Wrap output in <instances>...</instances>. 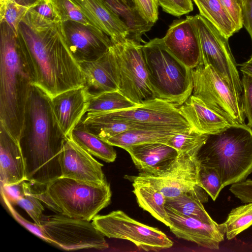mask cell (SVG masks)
<instances>
[{
    "label": "cell",
    "mask_w": 252,
    "mask_h": 252,
    "mask_svg": "<svg viewBox=\"0 0 252 252\" xmlns=\"http://www.w3.org/2000/svg\"><path fill=\"white\" fill-rule=\"evenodd\" d=\"M18 33L32 66L33 85L51 99L84 86V74L68 48L62 21H50L32 8L20 22Z\"/></svg>",
    "instance_id": "1"
},
{
    "label": "cell",
    "mask_w": 252,
    "mask_h": 252,
    "mask_svg": "<svg viewBox=\"0 0 252 252\" xmlns=\"http://www.w3.org/2000/svg\"><path fill=\"white\" fill-rule=\"evenodd\" d=\"M67 138L54 118L51 98L32 85L19 141L25 162L27 181L44 187L62 177L60 158Z\"/></svg>",
    "instance_id": "2"
},
{
    "label": "cell",
    "mask_w": 252,
    "mask_h": 252,
    "mask_svg": "<svg viewBox=\"0 0 252 252\" xmlns=\"http://www.w3.org/2000/svg\"><path fill=\"white\" fill-rule=\"evenodd\" d=\"M33 80L23 39L7 23L0 22V123L18 141Z\"/></svg>",
    "instance_id": "3"
},
{
    "label": "cell",
    "mask_w": 252,
    "mask_h": 252,
    "mask_svg": "<svg viewBox=\"0 0 252 252\" xmlns=\"http://www.w3.org/2000/svg\"><path fill=\"white\" fill-rule=\"evenodd\" d=\"M197 158L217 170L223 187L245 181L252 172V127L232 125L208 134Z\"/></svg>",
    "instance_id": "4"
},
{
    "label": "cell",
    "mask_w": 252,
    "mask_h": 252,
    "mask_svg": "<svg viewBox=\"0 0 252 252\" xmlns=\"http://www.w3.org/2000/svg\"><path fill=\"white\" fill-rule=\"evenodd\" d=\"M36 187L42 189L32 188L33 194L47 207L71 218L91 221L111 203L108 183L94 185L61 177L46 187Z\"/></svg>",
    "instance_id": "5"
},
{
    "label": "cell",
    "mask_w": 252,
    "mask_h": 252,
    "mask_svg": "<svg viewBox=\"0 0 252 252\" xmlns=\"http://www.w3.org/2000/svg\"><path fill=\"white\" fill-rule=\"evenodd\" d=\"M142 52L156 97L177 107L182 105L192 94L191 70L171 54L162 38H155L145 43Z\"/></svg>",
    "instance_id": "6"
},
{
    "label": "cell",
    "mask_w": 252,
    "mask_h": 252,
    "mask_svg": "<svg viewBox=\"0 0 252 252\" xmlns=\"http://www.w3.org/2000/svg\"><path fill=\"white\" fill-rule=\"evenodd\" d=\"M118 91L135 104L156 98L149 82L142 45L126 39L110 47Z\"/></svg>",
    "instance_id": "7"
},
{
    "label": "cell",
    "mask_w": 252,
    "mask_h": 252,
    "mask_svg": "<svg viewBox=\"0 0 252 252\" xmlns=\"http://www.w3.org/2000/svg\"><path fill=\"white\" fill-rule=\"evenodd\" d=\"M191 72L192 95L232 125H246L242 99L234 94L210 65L200 64Z\"/></svg>",
    "instance_id": "8"
},
{
    "label": "cell",
    "mask_w": 252,
    "mask_h": 252,
    "mask_svg": "<svg viewBox=\"0 0 252 252\" xmlns=\"http://www.w3.org/2000/svg\"><path fill=\"white\" fill-rule=\"evenodd\" d=\"M104 236L129 241L145 251H159L172 247L173 242L162 231L137 221L121 210L105 215H96L92 220Z\"/></svg>",
    "instance_id": "9"
},
{
    "label": "cell",
    "mask_w": 252,
    "mask_h": 252,
    "mask_svg": "<svg viewBox=\"0 0 252 252\" xmlns=\"http://www.w3.org/2000/svg\"><path fill=\"white\" fill-rule=\"evenodd\" d=\"M195 16L201 46V64L210 65L234 94L242 99V82L228 39L202 16Z\"/></svg>",
    "instance_id": "10"
},
{
    "label": "cell",
    "mask_w": 252,
    "mask_h": 252,
    "mask_svg": "<svg viewBox=\"0 0 252 252\" xmlns=\"http://www.w3.org/2000/svg\"><path fill=\"white\" fill-rule=\"evenodd\" d=\"M41 227L50 244L66 251L109 247L104 235L90 221L56 214L42 218Z\"/></svg>",
    "instance_id": "11"
},
{
    "label": "cell",
    "mask_w": 252,
    "mask_h": 252,
    "mask_svg": "<svg viewBox=\"0 0 252 252\" xmlns=\"http://www.w3.org/2000/svg\"><path fill=\"white\" fill-rule=\"evenodd\" d=\"M200 165L197 156L178 153L170 163L161 169L140 171L137 176H126L125 178L132 182L150 184L166 198H173L201 188L198 185Z\"/></svg>",
    "instance_id": "12"
},
{
    "label": "cell",
    "mask_w": 252,
    "mask_h": 252,
    "mask_svg": "<svg viewBox=\"0 0 252 252\" xmlns=\"http://www.w3.org/2000/svg\"><path fill=\"white\" fill-rule=\"evenodd\" d=\"M105 113L114 119L146 128H191L177 106L157 98L147 100L135 107Z\"/></svg>",
    "instance_id": "13"
},
{
    "label": "cell",
    "mask_w": 252,
    "mask_h": 252,
    "mask_svg": "<svg viewBox=\"0 0 252 252\" xmlns=\"http://www.w3.org/2000/svg\"><path fill=\"white\" fill-rule=\"evenodd\" d=\"M166 48L190 69L201 64V51L195 16L174 21L162 38Z\"/></svg>",
    "instance_id": "14"
},
{
    "label": "cell",
    "mask_w": 252,
    "mask_h": 252,
    "mask_svg": "<svg viewBox=\"0 0 252 252\" xmlns=\"http://www.w3.org/2000/svg\"><path fill=\"white\" fill-rule=\"evenodd\" d=\"M63 26L68 48L78 63L98 59L113 44L110 37L94 26L73 21L64 22Z\"/></svg>",
    "instance_id": "15"
},
{
    "label": "cell",
    "mask_w": 252,
    "mask_h": 252,
    "mask_svg": "<svg viewBox=\"0 0 252 252\" xmlns=\"http://www.w3.org/2000/svg\"><path fill=\"white\" fill-rule=\"evenodd\" d=\"M62 177L94 185L107 183L103 164L70 138L66 140L60 158Z\"/></svg>",
    "instance_id": "16"
},
{
    "label": "cell",
    "mask_w": 252,
    "mask_h": 252,
    "mask_svg": "<svg viewBox=\"0 0 252 252\" xmlns=\"http://www.w3.org/2000/svg\"><path fill=\"white\" fill-rule=\"evenodd\" d=\"M168 215L170 230L177 237L196 243L211 250H219L226 233L223 223L210 224L185 216L165 205Z\"/></svg>",
    "instance_id": "17"
},
{
    "label": "cell",
    "mask_w": 252,
    "mask_h": 252,
    "mask_svg": "<svg viewBox=\"0 0 252 252\" xmlns=\"http://www.w3.org/2000/svg\"><path fill=\"white\" fill-rule=\"evenodd\" d=\"M51 106L61 129L69 138L72 130L87 113L88 100L84 86L56 95L51 99Z\"/></svg>",
    "instance_id": "18"
},
{
    "label": "cell",
    "mask_w": 252,
    "mask_h": 252,
    "mask_svg": "<svg viewBox=\"0 0 252 252\" xmlns=\"http://www.w3.org/2000/svg\"><path fill=\"white\" fill-rule=\"evenodd\" d=\"M94 26L111 38L112 43L130 39L129 29L104 0H73Z\"/></svg>",
    "instance_id": "19"
},
{
    "label": "cell",
    "mask_w": 252,
    "mask_h": 252,
    "mask_svg": "<svg viewBox=\"0 0 252 252\" xmlns=\"http://www.w3.org/2000/svg\"><path fill=\"white\" fill-rule=\"evenodd\" d=\"M0 186L27 181L26 165L19 142L0 123Z\"/></svg>",
    "instance_id": "20"
},
{
    "label": "cell",
    "mask_w": 252,
    "mask_h": 252,
    "mask_svg": "<svg viewBox=\"0 0 252 252\" xmlns=\"http://www.w3.org/2000/svg\"><path fill=\"white\" fill-rule=\"evenodd\" d=\"M178 107L191 129L200 133L215 134L232 125L225 118L192 94Z\"/></svg>",
    "instance_id": "21"
},
{
    "label": "cell",
    "mask_w": 252,
    "mask_h": 252,
    "mask_svg": "<svg viewBox=\"0 0 252 252\" xmlns=\"http://www.w3.org/2000/svg\"><path fill=\"white\" fill-rule=\"evenodd\" d=\"M79 63L85 77L84 88L88 95L118 91L110 48L96 60Z\"/></svg>",
    "instance_id": "22"
},
{
    "label": "cell",
    "mask_w": 252,
    "mask_h": 252,
    "mask_svg": "<svg viewBox=\"0 0 252 252\" xmlns=\"http://www.w3.org/2000/svg\"><path fill=\"white\" fill-rule=\"evenodd\" d=\"M135 166L140 171L152 172L167 166L178 156L172 147L161 143H149L126 148Z\"/></svg>",
    "instance_id": "23"
},
{
    "label": "cell",
    "mask_w": 252,
    "mask_h": 252,
    "mask_svg": "<svg viewBox=\"0 0 252 252\" xmlns=\"http://www.w3.org/2000/svg\"><path fill=\"white\" fill-rule=\"evenodd\" d=\"M189 129L174 128L132 129L115 135L104 141L113 146L119 147L124 149L129 146L145 143L166 144L173 135Z\"/></svg>",
    "instance_id": "24"
},
{
    "label": "cell",
    "mask_w": 252,
    "mask_h": 252,
    "mask_svg": "<svg viewBox=\"0 0 252 252\" xmlns=\"http://www.w3.org/2000/svg\"><path fill=\"white\" fill-rule=\"evenodd\" d=\"M202 188L189 192H185L173 198H166V205L180 213L200 220L210 224H216L205 209L202 203L208 200L207 195ZM206 192V191H205Z\"/></svg>",
    "instance_id": "25"
},
{
    "label": "cell",
    "mask_w": 252,
    "mask_h": 252,
    "mask_svg": "<svg viewBox=\"0 0 252 252\" xmlns=\"http://www.w3.org/2000/svg\"><path fill=\"white\" fill-rule=\"evenodd\" d=\"M133 192L138 205L153 217L169 227L170 220L165 207V196L152 185L132 182Z\"/></svg>",
    "instance_id": "26"
},
{
    "label": "cell",
    "mask_w": 252,
    "mask_h": 252,
    "mask_svg": "<svg viewBox=\"0 0 252 252\" xmlns=\"http://www.w3.org/2000/svg\"><path fill=\"white\" fill-rule=\"evenodd\" d=\"M69 138L88 153L105 162H112L116 158L113 146L87 129L82 120L72 130Z\"/></svg>",
    "instance_id": "27"
},
{
    "label": "cell",
    "mask_w": 252,
    "mask_h": 252,
    "mask_svg": "<svg viewBox=\"0 0 252 252\" xmlns=\"http://www.w3.org/2000/svg\"><path fill=\"white\" fill-rule=\"evenodd\" d=\"M199 14L227 39L238 32L236 26L220 0H193Z\"/></svg>",
    "instance_id": "28"
},
{
    "label": "cell",
    "mask_w": 252,
    "mask_h": 252,
    "mask_svg": "<svg viewBox=\"0 0 252 252\" xmlns=\"http://www.w3.org/2000/svg\"><path fill=\"white\" fill-rule=\"evenodd\" d=\"M128 26L130 38L141 41L142 36L153 26L146 21L136 9L131 8L125 0H104Z\"/></svg>",
    "instance_id": "29"
},
{
    "label": "cell",
    "mask_w": 252,
    "mask_h": 252,
    "mask_svg": "<svg viewBox=\"0 0 252 252\" xmlns=\"http://www.w3.org/2000/svg\"><path fill=\"white\" fill-rule=\"evenodd\" d=\"M88 107L87 113H105L136 107L118 91L88 95Z\"/></svg>",
    "instance_id": "30"
},
{
    "label": "cell",
    "mask_w": 252,
    "mask_h": 252,
    "mask_svg": "<svg viewBox=\"0 0 252 252\" xmlns=\"http://www.w3.org/2000/svg\"><path fill=\"white\" fill-rule=\"evenodd\" d=\"M41 0H0V22L7 23L16 32L20 22L28 12Z\"/></svg>",
    "instance_id": "31"
},
{
    "label": "cell",
    "mask_w": 252,
    "mask_h": 252,
    "mask_svg": "<svg viewBox=\"0 0 252 252\" xmlns=\"http://www.w3.org/2000/svg\"><path fill=\"white\" fill-rule=\"evenodd\" d=\"M208 136L190 128L173 135L165 144L175 149L178 153L197 156Z\"/></svg>",
    "instance_id": "32"
},
{
    "label": "cell",
    "mask_w": 252,
    "mask_h": 252,
    "mask_svg": "<svg viewBox=\"0 0 252 252\" xmlns=\"http://www.w3.org/2000/svg\"><path fill=\"white\" fill-rule=\"evenodd\" d=\"M223 224L228 240L249 227L252 225V202L232 209Z\"/></svg>",
    "instance_id": "33"
},
{
    "label": "cell",
    "mask_w": 252,
    "mask_h": 252,
    "mask_svg": "<svg viewBox=\"0 0 252 252\" xmlns=\"http://www.w3.org/2000/svg\"><path fill=\"white\" fill-rule=\"evenodd\" d=\"M23 195L15 204L23 208L37 225L41 226L42 212L44 210L41 201L32 193L31 184L22 182Z\"/></svg>",
    "instance_id": "34"
},
{
    "label": "cell",
    "mask_w": 252,
    "mask_h": 252,
    "mask_svg": "<svg viewBox=\"0 0 252 252\" xmlns=\"http://www.w3.org/2000/svg\"><path fill=\"white\" fill-rule=\"evenodd\" d=\"M198 185L215 201L224 188L217 170L213 167L200 164L198 175Z\"/></svg>",
    "instance_id": "35"
},
{
    "label": "cell",
    "mask_w": 252,
    "mask_h": 252,
    "mask_svg": "<svg viewBox=\"0 0 252 252\" xmlns=\"http://www.w3.org/2000/svg\"><path fill=\"white\" fill-rule=\"evenodd\" d=\"M51 0L59 12L63 22L73 21L86 25H93L73 0Z\"/></svg>",
    "instance_id": "36"
},
{
    "label": "cell",
    "mask_w": 252,
    "mask_h": 252,
    "mask_svg": "<svg viewBox=\"0 0 252 252\" xmlns=\"http://www.w3.org/2000/svg\"><path fill=\"white\" fill-rule=\"evenodd\" d=\"M1 196L5 206L13 218L21 225L42 240L50 243V241L43 233L41 226L32 222L23 217L14 208L4 190L0 189Z\"/></svg>",
    "instance_id": "37"
},
{
    "label": "cell",
    "mask_w": 252,
    "mask_h": 252,
    "mask_svg": "<svg viewBox=\"0 0 252 252\" xmlns=\"http://www.w3.org/2000/svg\"><path fill=\"white\" fill-rule=\"evenodd\" d=\"M162 10L173 16L180 18L193 10L191 0H157Z\"/></svg>",
    "instance_id": "38"
},
{
    "label": "cell",
    "mask_w": 252,
    "mask_h": 252,
    "mask_svg": "<svg viewBox=\"0 0 252 252\" xmlns=\"http://www.w3.org/2000/svg\"><path fill=\"white\" fill-rule=\"evenodd\" d=\"M242 73L243 109L245 117L248 121L247 125L252 127V75L245 72Z\"/></svg>",
    "instance_id": "39"
},
{
    "label": "cell",
    "mask_w": 252,
    "mask_h": 252,
    "mask_svg": "<svg viewBox=\"0 0 252 252\" xmlns=\"http://www.w3.org/2000/svg\"><path fill=\"white\" fill-rule=\"evenodd\" d=\"M136 9L148 23L154 25L158 20V11L157 0H134Z\"/></svg>",
    "instance_id": "40"
},
{
    "label": "cell",
    "mask_w": 252,
    "mask_h": 252,
    "mask_svg": "<svg viewBox=\"0 0 252 252\" xmlns=\"http://www.w3.org/2000/svg\"><path fill=\"white\" fill-rule=\"evenodd\" d=\"M32 9L40 15L50 21L55 22L62 21L59 12L51 0H41Z\"/></svg>",
    "instance_id": "41"
},
{
    "label": "cell",
    "mask_w": 252,
    "mask_h": 252,
    "mask_svg": "<svg viewBox=\"0 0 252 252\" xmlns=\"http://www.w3.org/2000/svg\"><path fill=\"white\" fill-rule=\"evenodd\" d=\"M239 31L243 27L242 7L238 0H220Z\"/></svg>",
    "instance_id": "42"
},
{
    "label": "cell",
    "mask_w": 252,
    "mask_h": 252,
    "mask_svg": "<svg viewBox=\"0 0 252 252\" xmlns=\"http://www.w3.org/2000/svg\"><path fill=\"white\" fill-rule=\"evenodd\" d=\"M242 9L243 26L249 33L252 41V0H246Z\"/></svg>",
    "instance_id": "43"
},
{
    "label": "cell",
    "mask_w": 252,
    "mask_h": 252,
    "mask_svg": "<svg viewBox=\"0 0 252 252\" xmlns=\"http://www.w3.org/2000/svg\"><path fill=\"white\" fill-rule=\"evenodd\" d=\"M7 197L12 204H15L16 201L23 195L22 183L19 184L0 186Z\"/></svg>",
    "instance_id": "44"
},
{
    "label": "cell",
    "mask_w": 252,
    "mask_h": 252,
    "mask_svg": "<svg viewBox=\"0 0 252 252\" xmlns=\"http://www.w3.org/2000/svg\"><path fill=\"white\" fill-rule=\"evenodd\" d=\"M240 70L242 72H245L252 75V62L248 60L241 64Z\"/></svg>",
    "instance_id": "45"
},
{
    "label": "cell",
    "mask_w": 252,
    "mask_h": 252,
    "mask_svg": "<svg viewBox=\"0 0 252 252\" xmlns=\"http://www.w3.org/2000/svg\"><path fill=\"white\" fill-rule=\"evenodd\" d=\"M244 200L246 203L252 202V187H247L244 195Z\"/></svg>",
    "instance_id": "46"
},
{
    "label": "cell",
    "mask_w": 252,
    "mask_h": 252,
    "mask_svg": "<svg viewBox=\"0 0 252 252\" xmlns=\"http://www.w3.org/2000/svg\"><path fill=\"white\" fill-rule=\"evenodd\" d=\"M128 6L131 8L136 9L134 0H125Z\"/></svg>",
    "instance_id": "47"
},
{
    "label": "cell",
    "mask_w": 252,
    "mask_h": 252,
    "mask_svg": "<svg viewBox=\"0 0 252 252\" xmlns=\"http://www.w3.org/2000/svg\"><path fill=\"white\" fill-rule=\"evenodd\" d=\"M238 1H239V3L240 4L241 7H242L245 3L246 0H238Z\"/></svg>",
    "instance_id": "48"
},
{
    "label": "cell",
    "mask_w": 252,
    "mask_h": 252,
    "mask_svg": "<svg viewBox=\"0 0 252 252\" xmlns=\"http://www.w3.org/2000/svg\"><path fill=\"white\" fill-rule=\"evenodd\" d=\"M245 181L249 185L252 186V180L249 179L247 180H245Z\"/></svg>",
    "instance_id": "49"
},
{
    "label": "cell",
    "mask_w": 252,
    "mask_h": 252,
    "mask_svg": "<svg viewBox=\"0 0 252 252\" xmlns=\"http://www.w3.org/2000/svg\"><path fill=\"white\" fill-rule=\"evenodd\" d=\"M249 61H251V62H252V56H251V58L249 60Z\"/></svg>",
    "instance_id": "50"
},
{
    "label": "cell",
    "mask_w": 252,
    "mask_h": 252,
    "mask_svg": "<svg viewBox=\"0 0 252 252\" xmlns=\"http://www.w3.org/2000/svg\"></svg>",
    "instance_id": "51"
}]
</instances>
